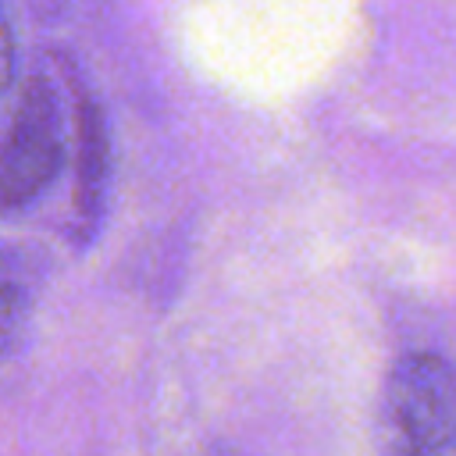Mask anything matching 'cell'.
<instances>
[{
  "mask_svg": "<svg viewBox=\"0 0 456 456\" xmlns=\"http://www.w3.org/2000/svg\"><path fill=\"white\" fill-rule=\"evenodd\" d=\"M388 456H456V367L435 353L403 356L385 385Z\"/></svg>",
  "mask_w": 456,
  "mask_h": 456,
  "instance_id": "cell-1",
  "label": "cell"
},
{
  "mask_svg": "<svg viewBox=\"0 0 456 456\" xmlns=\"http://www.w3.org/2000/svg\"><path fill=\"white\" fill-rule=\"evenodd\" d=\"M64 160V118L61 96L46 75H32L21 86L11 128L0 142V207L18 210L32 203L61 171Z\"/></svg>",
  "mask_w": 456,
  "mask_h": 456,
  "instance_id": "cell-2",
  "label": "cell"
},
{
  "mask_svg": "<svg viewBox=\"0 0 456 456\" xmlns=\"http://www.w3.org/2000/svg\"><path fill=\"white\" fill-rule=\"evenodd\" d=\"M71 93H75V217L82 224V239L93 235L100 214H103V196H107V178H110V139H107V121L100 100L82 86L78 71L68 68Z\"/></svg>",
  "mask_w": 456,
  "mask_h": 456,
  "instance_id": "cell-3",
  "label": "cell"
},
{
  "mask_svg": "<svg viewBox=\"0 0 456 456\" xmlns=\"http://www.w3.org/2000/svg\"><path fill=\"white\" fill-rule=\"evenodd\" d=\"M25 292L11 281H0V356L14 346L18 331H21V321H25Z\"/></svg>",
  "mask_w": 456,
  "mask_h": 456,
  "instance_id": "cell-4",
  "label": "cell"
},
{
  "mask_svg": "<svg viewBox=\"0 0 456 456\" xmlns=\"http://www.w3.org/2000/svg\"><path fill=\"white\" fill-rule=\"evenodd\" d=\"M11 64H14V46H11L7 21H4V14H0V89H4L7 78H11Z\"/></svg>",
  "mask_w": 456,
  "mask_h": 456,
  "instance_id": "cell-5",
  "label": "cell"
}]
</instances>
